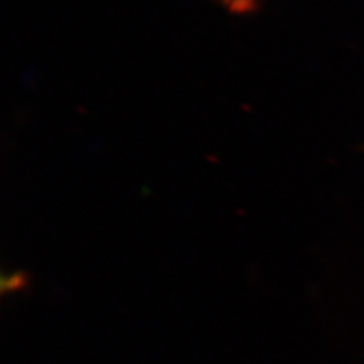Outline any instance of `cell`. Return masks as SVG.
<instances>
[{"instance_id":"6da1fadb","label":"cell","mask_w":364,"mask_h":364,"mask_svg":"<svg viewBox=\"0 0 364 364\" xmlns=\"http://www.w3.org/2000/svg\"><path fill=\"white\" fill-rule=\"evenodd\" d=\"M26 284H28V275L25 272H13L9 273V275L2 277V293H16L20 291L23 289H26Z\"/></svg>"},{"instance_id":"7a4b0ae2","label":"cell","mask_w":364,"mask_h":364,"mask_svg":"<svg viewBox=\"0 0 364 364\" xmlns=\"http://www.w3.org/2000/svg\"><path fill=\"white\" fill-rule=\"evenodd\" d=\"M228 4H230V6L232 9H238V11H245L247 8L252 6V0H226Z\"/></svg>"}]
</instances>
